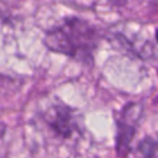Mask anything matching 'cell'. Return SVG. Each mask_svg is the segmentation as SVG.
Listing matches in <instances>:
<instances>
[{
    "label": "cell",
    "mask_w": 158,
    "mask_h": 158,
    "mask_svg": "<svg viewBox=\"0 0 158 158\" xmlns=\"http://www.w3.org/2000/svg\"><path fill=\"white\" fill-rule=\"evenodd\" d=\"M99 41V30L88 20L77 16L63 19L46 32L43 40L49 51L64 54L86 65L93 63Z\"/></svg>",
    "instance_id": "cell-1"
},
{
    "label": "cell",
    "mask_w": 158,
    "mask_h": 158,
    "mask_svg": "<svg viewBox=\"0 0 158 158\" xmlns=\"http://www.w3.org/2000/svg\"><path fill=\"white\" fill-rule=\"evenodd\" d=\"M142 109L136 102H130L121 112L117 121V139L116 147L120 156H125L130 151V144L136 133V126L141 117Z\"/></svg>",
    "instance_id": "cell-2"
},
{
    "label": "cell",
    "mask_w": 158,
    "mask_h": 158,
    "mask_svg": "<svg viewBox=\"0 0 158 158\" xmlns=\"http://www.w3.org/2000/svg\"><path fill=\"white\" fill-rule=\"evenodd\" d=\"M44 121L52 131L64 138H69L77 131V120L72 110L62 104L47 110Z\"/></svg>",
    "instance_id": "cell-3"
},
{
    "label": "cell",
    "mask_w": 158,
    "mask_h": 158,
    "mask_svg": "<svg viewBox=\"0 0 158 158\" xmlns=\"http://www.w3.org/2000/svg\"><path fill=\"white\" fill-rule=\"evenodd\" d=\"M139 153L146 158H153L157 152V142L152 137H146L138 143Z\"/></svg>",
    "instance_id": "cell-4"
}]
</instances>
